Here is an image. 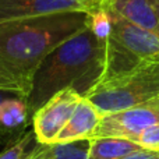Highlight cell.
<instances>
[{
    "label": "cell",
    "instance_id": "obj_12",
    "mask_svg": "<svg viewBox=\"0 0 159 159\" xmlns=\"http://www.w3.org/2000/svg\"><path fill=\"white\" fill-rule=\"evenodd\" d=\"M36 144V138L32 130H28L20 138L10 143L6 149L0 152V159H25Z\"/></svg>",
    "mask_w": 159,
    "mask_h": 159
},
{
    "label": "cell",
    "instance_id": "obj_15",
    "mask_svg": "<svg viewBox=\"0 0 159 159\" xmlns=\"http://www.w3.org/2000/svg\"><path fill=\"white\" fill-rule=\"evenodd\" d=\"M137 143L144 148L159 149V124L147 129L143 134L138 137Z\"/></svg>",
    "mask_w": 159,
    "mask_h": 159
},
{
    "label": "cell",
    "instance_id": "obj_18",
    "mask_svg": "<svg viewBox=\"0 0 159 159\" xmlns=\"http://www.w3.org/2000/svg\"><path fill=\"white\" fill-rule=\"evenodd\" d=\"M16 93H13V92H7V91H0V102H3L4 99H7V98H11V96H14Z\"/></svg>",
    "mask_w": 159,
    "mask_h": 159
},
{
    "label": "cell",
    "instance_id": "obj_16",
    "mask_svg": "<svg viewBox=\"0 0 159 159\" xmlns=\"http://www.w3.org/2000/svg\"><path fill=\"white\" fill-rule=\"evenodd\" d=\"M53 147H55V144L45 145V144L36 143L35 147L32 148V151L30 152V155L25 159H49L53 154Z\"/></svg>",
    "mask_w": 159,
    "mask_h": 159
},
{
    "label": "cell",
    "instance_id": "obj_7",
    "mask_svg": "<svg viewBox=\"0 0 159 159\" xmlns=\"http://www.w3.org/2000/svg\"><path fill=\"white\" fill-rule=\"evenodd\" d=\"M106 11V10H105ZM112 21L110 38L138 61H159V36L133 25L120 16L107 11Z\"/></svg>",
    "mask_w": 159,
    "mask_h": 159
},
{
    "label": "cell",
    "instance_id": "obj_4",
    "mask_svg": "<svg viewBox=\"0 0 159 159\" xmlns=\"http://www.w3.org/2000/svg\"><path fill=\"white\" fill-rule=\"evenodd\" d=\"M157 124H159V99L105 115L91 138L115 137L137 143L147 129Z\"/></svg>",
    "mask_w": 159,
    "mask_h": 159
},
{
    "label": "cell",
    "instance_id": "obj_6",
    "mask_svg": "<svg viewBox=\"0 0 159 159\" xmlns=\"http://www.w3.org/2000/svg\"><path fill=\"white\" fill-rule=\"evenodd\" d=\"M103 0H0V21L50 16L59 13L92 14Z\"/></svg>",
    "mask_w": 159,
    "mask_h": 159
},
{
    "label": "cell",
    "instance_id": "obj_2",
    "mask_svg": "<svg viewBox=\"0 0 159 159\" xmlns=\"http://www.w3.org/2000/svg\"><path fill=\"white\" fill-rule=\"evenodd\" d=\"M105 57L106 41L98 39L88 27L55 48L34 75L27 98L30 116L32 117L45 102L66 88L85 96L101 78Z\"/></svg>",
    "mask_w": 159,
    "mask_h": 159
},
{
    "label": "cell",
    "instance_id": "obj_14",
    "mask_svg": "<svg viewBox=\"0 0 159 159\" xmlns=\"http://www.w3.org/2000/svg\"><path fill=\"white\" fill-rule=\"evenodd\" d=\"M88 28L98 39L106 41L112 34V21L107 11L102 8L92 14H88Z\"/></svg>",
    "mask_w": 159,
    "mask_h": 159
},
{
    "label": "cell",
    "instance_id": "obj_1",
    "mask_svg": "<svg viewBox=\"0 0 159 159\" xmlns=\"http://www.w3.org/2000/svg\"><path fill=\"white\" fill-rule=\"evenodd\" d=\"M85 27V13L0 21V91L13 92L27 101L34 75L43 59Z\"/></svg>",
    "mask_w": 159,
    "mask_h": 159
},
{
    "label": "cell",
    "instance_id": "obj_3",
    "mask_svg": "<svg viewBox=\"0 0 159 159\" xmlns=\"http://www.w3.org/2000/svg\"><path fill=\"white\" fill-rule=\"evenodd\" d=\"M102 115L159 99V61H145L109 78H102L84 96Z\"/></svg>",
    "mask_w": 159,
    "mask_h": 159
},
{
    "label": "cell",
    "instance_id": "obj_13",
    "mask_svg": "<svg viewBox=\"0 0 159 159\" xmlns=\"http://www.w3.org/2000/svg\"><path fill=\"white\" fill-rule=\"evenodd\" d=\"M49 159H89V140L55 144Z\"/></svg>",
    "mask_w": 159,
    "mask_h": 159
},
{
    "label": "cell",
    "instance_id": "obj_17",
    "mask_svg": "<svg viewBox=\"0 0 159 159\" xmlns=\"http://www.w3.org/2000/svg\"><path fill=\"white\" fill-rule=\"evenodd\" d=\"M121 159H159V149H151V148H141L135 152H131L127 157Z\"/></svg>",
    "mask_w": 159,
    "mask_h": 159
},
{
    "label": "cell",
    "instance_id": "obj_19",
    "mask_svg": "<svg viewBox=\"0 0 159 159\" xmlns=\"http://www.w3.org/2000/svg\"><path fill=\"white\" fill-rule=\"evenodd\" d=\"M157 11H158V18H159V0H158V6H157Z\"/></svg>",
    "mask_w": 159,
    "mask_h": 159
},
{
    "label": "cell",
    "instance_id": "obj_10",
    "mask_svg": "<svg viewBox=\"0 0 159 159\" xmlns=\"http://www.w3.org/2000/svg\"><path fill=\"white\" fill-rule=\"evenodd\" d=\"M31 124L27 101L18 95L0 102V143L8 145L25 133Z\"/></svg>",
    "mask_w": 159,
    "mask_h": 159
},
{
    "label": "cell",
    "instance_id": "obj_11",
    "mask_svg": "<svg viewBox=\"0 0 159 159\" xmlns=\"http://www.w3.org/2000/svg\"><path fill=\"white\" fill-rule=\"evenodd\" d=\"M138 143L126 138L99 137L89 140V159H121L141 149Z\"/></svg>",
    "mask_w": 159,
    "mask_h": 159
},
{
    "label": "cell",
    "instance_id": "obj_8",
    "mask_svg": "<svg viewBox=\"0 0 159 159\" xmlns=\"http://www.w3.org/2000/svg\"><path fill=\"white\" fill-rule=\"evenodd\" d=\"M158 0H103L102 8L159 36Z\"/></svg>",
    "mask_w": 159,
    "mask_h": 159
},
{
    "label": "cell",
    "instance_id": "obj_9",
    "mask_svg": "<svg viewBox=\"0 0 159 159\" xmlns=\"http://www.w3.org/2000/svg\"><path fill=\"white\" fill-rule=\"evenodd\" d=\"M102 117H103V115L98 110V107L91 101L82 96L77 107L73 112L71 117L69 119L64 129L57 135L56 144L71 143V141L78 140H89L95 133L96 127L99 126Z\"/></svg>",
    "mask_w": 159,
    "mask_h": 159
},
{
    "label": "cell",
    "instance_id": "obj_5",
    "mask_svg": "<svg viewBox=\"0 0 159 159\" xmlns=\"http://www.w3.org/2000/svg\"><path fill=\"white\" fill-rule=\"evenodd\" d=\"M81 98L75 89L66 88L45 102L31 117L36 143L45 145L56 144V138L71 117Z\"/></svg>",
    "mask_w": 159,
    "mask_h": 159
}]
</instances>
